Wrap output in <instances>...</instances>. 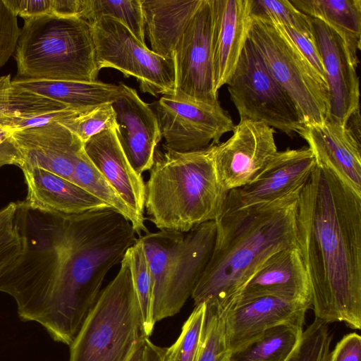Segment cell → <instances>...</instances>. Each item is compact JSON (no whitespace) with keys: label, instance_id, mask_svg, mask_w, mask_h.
Masks as SVG:
<instances>
[{"label":"cell","instance_id":"36","mask_svg":"<svg viewBox=\"0 0 361 361\" xmlns=\"http://www.w3.org/2000/svg\"><path fill=\"white\" fill-rule=\"evenodd\" d=\"M85 0H11L8 7L24 20L41 16L82 19Z\"/></svg>","mask_w":361,"mask_h":361},{"label":"cell","instance_id":"33","mask_svg":"<svg viewBox=\"0 0 361 361\" xmlns=\"http://www.w3.org/2000/svg\"><path fill=\"white\" fill-rule=\"evenodd\" d=\"M19 202H10L0 209V277L23 250L24 238L20 224Z\"/></svg>","mask_w":361,"mask_h":361},{"label":"cell","instance_id":"7","mask_svg":"<svg viewBox=\"0 0 361 361\" xmlns=\"http://www.w3.org/2000/svg\"><path fill=\"white\" fill-rule=\"evenodd\" d=\"M120 264L70 345L69 361H127L146 337L126 254Z\"/></svg>","mask_w":361,"mask_h":361},{"label":"cell","instance_id":"29","mask_svg":"<svg viewBox=\"0 0 361 361\" xmlns=\"http://www.w3.org/2000/svg\"><path fill=\"white\" fill-rule=\"evenodd\" d=\"M68 107L14 84L10 75L0 77V117L29 118Z\"/></svg>","mask_w":361,"mask_h":361},{"label":"cell","instance_id":"3","mask_svg":"<svg viewBox=\"0 0 361 361\" xmlns=\"http://www.w3.org/2000/svg\"><path fill=\"white\" fill-rule=\"evenodd\" d=\"M302 188L272 202L221 214L210 259L191 295L195 306L204 302L226 312L269 257L296 245Z\"/></svg>","mask_w":361,"mask_h":361},{"label":"cell","instance_id":"10","mask_svg":"<svg viewBox=\"0 0 361 361\" xmlns=\"http://www.w3.org/2000/svg\"><path fill=\"white\" fill-rule=\"evenodd\" d=\"M96 61L99 70L111 68L126 78L134 77L142 92L173 96V59L161 57L118 20L102 17L92 25Z\"/></svg>","mask_w":361,"mask_h":361},{"label":"cell","instance_id":"40","mask_svg":"<svg viewBox=\"0 0 361 361\" xmlns=\"http://www.w3.org/2000/svg\"><path fill=\"white\" fill-rule=\"evenodd\" d=\"M278 24L290 38L302 56L307 60V61L313 66V68L326 82L325 73L321 56L312 36L309 37L302 35L290 27L283 25L280 23Z\"/></svg>","mask_w":361,"mask_h":361},{"label":"cell","instance_id":"15","mask_svg":"<svg viewBox=\"0 0 361 361\" xmlns=\"http://www.w3.org/2000/svg\"><path fill=\"white\" fill-rule=\"evenodd\" d=\"M312 35L322 61L329 92L326 120L345 126L360 107L359 78L341 37L322 21L310 18Z\"/></svg>","mask_w":361,"mask_h":361},{"label":"cell","instance_id":"43","mask_svg":"<svg viewBox=\"0 0 361 361\" xmlns=\"http://www.w3.org/2000/svg\"><path fill=\"white\" fill-rule=\"evenodd\" d=\"M164 348L143 337L137 343L127 361H160Z\"/></svg>","mask_w":361,"mask_h":361},{"label":"cell","instance_id":"17","mask_svg":"<svg viewBox=\"0 0 361 361\" xmlns=\"http://www.w3.org/2000/svg\"><path fill=\"white\" fill-rule=\"evenodd\" d=\"M11 139L20 155L21 169L38 167L73 182L75 164L84 144L66 127L53 122L13 129Z\"/></svg>","mask_w":361,"mask_h":361},{"label":"cell","instance_id":"35","mask_svg":"<svg viewBox=\"0 0 361 361\" xmlns=\"http://www.w3.org/2000/svg\"><path fill=\"white\" fill-rule=\"evenodd\" d=\"M250 13L251 18L274 21L302 35L312 36L310 17L289 0H250Z\"/></svg>","mask_w":361,"mask_h":361},{"label":"cell","instance_id":"41","mask_svg":"<svg viewBox=\"0 0 361 361\" xmlns=\"http://www.w3.org/2000/svg\"><path fill=\"white\" fill-rule=\"evenodd\" d=\"M94 107V106H93ZM90 108H73L48 112L29 118H11L12 129L25 128L44 126L53 122L59 123L63 120L76 116Z\"/></svg>","mask_w":361,"mask_h":361},{"label":"cell","instance_id":"1","mask_svg":"<svg viewBox=\"0 0 361 361\" xmlns=\"http://www.w3.org/2000/svg\"><path fill=\"white\" fill-rule=\"evenodd\" d=\"M20 227L23 250L0 277V291L13 298L22 321L70 345L136 233L112 207L65 214L23 204Z\"/></svg>","mask_w":361,"mask_h":361},{"label":"cell","instance_id":"27","mask_svg":"<svg viewBox=\"0 0 361 361\" xmlns=\"http://www.w3.org/2000/svg\"><path fill=\"white\" fill-rule=\"evenodd\" d=\"M302 327L280 324L256 340L231 353V361H286L297 348Z\"/></svg>","mask_w":361,"mask_h":361},{"label":"cell","instance_id":"38","mask_svg":"<svg viewBox=\"0 0 361 361\" xmlns=\"http://www.w3.org/2000/svg\"><path fill=\"white\" fill-rule=\"evenodd\" d=\"M59 123L70 130L83 142L95 135L116 126V114L111 104L94 106Z\"/></svg>","mask_w":361,"mask_h":361},{"label":"cell","instance_id":"25","mask_svg":"<svg viewBox=\"0 0 361 361\" xmlns=\"http://www.w3.org/2000/svg\"><path fill=\"white\" fill-rule=\"evenodd\" d=\"M13 83L32 92L73 108H90L112 104L121 93V85L70 80L14 78Z\"/></svg>","mask_w":361,"mask_h":361},{"label":"cell","instance_id":"24","mask_svg":"<svg viewBox=\"0 0 361 361\" xmlns=\"http://www.w3.org/2000/svg\"><path fill=\"white\" fill-rule=\"evenodd\" d=\"M202 0H141L145 37L157 55L173 59L174 51Z\"/></svg>","mask_w":361,"mask_h":361},{"label":"cell","instance_id":"2","mask_svg":"<svg viewBox=\"0 0 361 361\" xmlns=\"http://www.w3.org/2000/svg\"><path fill=\"white\" fill-rule=\"evenodd\" d=\"M296 245L315 318L361 329V197L316 164L296 212Z\"/></svg>","mask_w":361,"mask_h":361},{"label":"cell","instance_id":"12","mask_svg":"<svg viewBox=\"0 0 361 361\" xmlns=\"http://www.w3.org/2000/svg\"><path fill=\"white\" fill-rule=\"evenodd\" d=\"M211 33L209 0H202L174 51L173 97L211 104L219 103L214 86Z\"/></svg>","mask_w":361,"mask_h":361},{"label":"cell","instance_id":"14","mask_svg":"<svg viewBox=\"0 0 361 361\" xmlns=\"http://www.w3.org/2000/svg\"><path fill=\"white\" fill-rule=\"evenodd\" d=\"M226 141L214 145V161L219 182L228 192L253 180L277 152L271 127L240 121Z\"/></svg>","mask_w":361,"mask_h":361},{"label":"cell","instance_id":"28","mask_svg":"<svg viewBox=\"0 0 361 361\" xmlns=\"http://www.w3.org/2000/svg\"><path fill=\"white\" fill-rule=\"evenodd\" d=\"M73 182L121 214L130 222L139 236L149 232L92 163L83 148L77 157Z\"/></svg>","mask_w":361,"mask_h":361},{"label":"cell","instance_id":"18","mask_svg":"<svg viewBox=\"0 0 361 361\" xmlns=\"http://www.w3.org/2000/svg\"><path fill=\"white\" fill-rule=\"evenodd\" d=\"M266 296L299 301L312 307L310 281L296 245L269 257L247 282L230 308Z\"/></svg>","mask_w":361,"mask_h":361},{"label":"cell","instance_id":"26","mask_svg":"<svg viewBox=\"0 0 361 361\" xmlns=\"http://www.w3.org/2000/svg\"><path fill=\"white\" fill-rule=\"evenodd\" d=\"M300 11L318 19L343 39L356 66L361 44V0H289Z\"/></svg>","mask_w":361,"mask_h":361},{"label":"cell","instance_id":"37","mask_svg":"<svg viewBox=\"0 0 361 361\" xmlns=\"http://www.w3.org/2000/svg\"><path fill=\"white\" fill-rule=\"evenodd\" d=\"M331 341L328 324L315 318L302 331L300 343L286 361H324Z\"/></svg>","mask_w":361,"mask_h":361},{"label":"cell","instance_id":"45","mask_svg":"<svg viewBox=\"0 0 361 361\" xmlns=\"http://www.w3.org/2000/svg\"><path fill=\"white\" fill-rule=\"evenodd\" d=\"M346 129L360 142V107L357 108L349 117L346 124Z\"/></svg>","mask_w":361,"mask_h":361},{"label":"cell","instance_id":"4","mask_svg":"<svg viewBox=\"0 0 361 361\" xmlns=\"http://www.w3.org/2000/svg\"><path fill=\"white\" fill-rule=\"evenodd\" d=\"M213 152V144L184 152L156 150L145 209L159 231L188 232L221 215L228 192L219 182Z\"/></svg>","mask_w":361,"mask_h":361},{"label":"cell","instance_id":"13","mask_svg":"<svg viewBox=\"0 0 361 361\" xmlns=\"http://www.w3.org/2000/svg\"><path fill=\"white\" fill-rule=\"evenodd\" d=\"M316 164L309 147L277 151L253 180L228 192L222 212L272 202L301 189Z\"/></svg>","mask_w":361,"mask_h":361},{"label":"cell","instance_id":"34","mask_svg":"<svg viewBox=\"0 0 361 361\" xmlns=\"http://www.w3.org/2000/svg\"><path fill=\"white\" fill-rule=\"evenodd\" d=\"M206 305L197 361H231V352L227 345L225 332V312L213 305Z\"/></svg>","mask_w":361,"mask_h":361},{"label":"cell","instance_id":"30","mask_svg":"<svg viewBox=\"0 0 361 361\" xmlns=\"http://www.w3.org/2000/svg\"><path fill=\"white\" fill-rule=\"evenodd\" d=\"M102 17L121 23L142 44H146L141 0H85L82 20L91 25Z\"/></svg>","mask_w":361,"mask_h":361},{"label":"cell","instance_id":"5","mask_svg":"<svg viewBox=\"0 0 361 361\" xmlns=\"http://www.w3.org/2000/svg\"><path fill=\"white\" fill-rule=\"evenodd\" d=\"M14 51L16 78L92 82L98 68L91 25L82 19H25Z\"/></svg>","mask_w":361,"mask_h":361},{"label":"cell","instance_id":"20","mask_svg":"<svg viewBox=\"0 0 361 361\" xmlns=\"http://www.w3.org/2000/svg\"><path fill=\"white\" fill-rule=\"evenodd\" d=\"M211 48L214 90L231 77L252 25L250 0H209Z\"/></svg>","mask_w":361,"mask_h":361},{"label":"cell","instance_id":"47","mask_svg":"<svg viewBox=\"0 0 361 361\" xmlns=\"http://www.w3.org/2000/svg\"><path fill=\"white\" fill-rule=\"evenodd\" d=\"M163 354H164V351H163V353H162V355H161V357L160 361H164V360H163Z\"/></svg>","mask_w":361,"mask_h":361},{"label":"cell","instance_id":"23","mask_svg":"<svg viewBox=\"0 0 361 361\" xmlns=\"http://www.w3.org/2000/svg\"><path fill=\"white\" fill-rule=\"evenodd\" d=\"M27 185L25 204L45 212L79 214L109 207L75 183L38 167L22 169Z\"/></svg>","mask_w":361,"mask_h":361},{"label":"cell","instance_id":"46","mask_svg":"<svg viewBox=\"0 0 361 361\" xmlns=\"http://www.w3.org/2000/svg\"><path fill=\"white\" fill-rule=\"evenodd\" d=\"M11 118L0 117V147L10 139L13 130L11 126Z\"/></svg>","mask_w":361,"mask_h":361},{"label":"cell","instance_id":"9","mask_svg":"<svg viewBox=\"0 0 361 361\" xmlns=\"http://www.w3.org/2000/svg\"><path fill=\"white\" fill-rule=\"evenodd\" d=\"M226 85L240 121L262 123L288 136L303 128L292 99L249 37Z\"/></svg>","mask_w":361,"mask_h":361},{"label":"cell","instance_id":"42","mask_svg":"<svg viewBox=\"0 0 361 361\" xmlns=\"http://www.w3.org/2000/svg\"><path fill=\"white\" fill-rule=\"evenodd\" d=\"M328 361H361V337L356 333L345 335L330 351Z\"/></svg>","mask_w":361,"mask_h":361},{"label":"cell","instance_id":"32","mask_svg":"<svg viewBox=\"0 0 361 361\" xmlns=\"http://www.w3.org/2000/svg\"><path fill=\"white\" fill-rule=\"evenodd\" d=\"M207 305L195 306L184 323L176 341L164 348V361H197L204 324Z\"/></svg>","mask_w":361,"mask_h":361},{"label":"cell","instance_id":"19","mask_svg":"<svg viewBox=\"0 0 361 361\" xmlns=\"http://www.w3.org/2000/svg\"><path fill=\"white\" fill-rule=\"evenodd\" d=\"M309 308V305L299 301L271 296L233 306L224 314L228 347L231 353L235 352L280 324L302 327Z\"/></svg>","mask_w":361,"mask_h":361},{"label":"cell","instance_id":"8","mask_svg":"<svg viewBox=\"0 0 361 361\" xmlns=\"http://www.w3.org/2000/svg\"><path fill=\"white\" fill-rule=\"evenodd\" d=\"M249 39L272 75L292 99L304 126L327 118L326 82L276 22L252 18Z\"/></svg>","mask_w":361,"mask_h":361},{"label":"cell","instance_id":"6","mask_svg":"<svg viewBox=\"0 0 361 361\" xmlns=\"http://www.w3.org/2000/svg\"><path fill=\"white\" fill-rule=\"evenodd\" d=\"M216 223L201 224L185 233L159 231L139 236L153 283V319L177 314L191 297L210 259Z\"/></svg>","mask_w":361,"mask_h":361},{"label":"cell","instance_id":"11","mask_svg":"<svg viewBox=\"0 0 361 361\" xmlns=\"http://www.w3.org/2000/svg\"><path fill=\"white\" fill-rule=\"evenodd\" d=\"M149 106L164 140L163 148L167 150L184 152L216 145L235 127L219 102L211 104L164 95Z\"/></svg>","mask_w":361,"mask_h":361},{"label":"cell","instance_id":"16","mask_svg":"<svg viewBox=\"0 0 361 361\" xmlns=\"http://www.w3.org/2000/svg\"><path fill=\"white\" fill-rule=\"evenodd\" d=\"M121 93L111 104L116 114L114 130L133 169L140 175L152 168L161 140L157 116L137 91L123 82Z\"/></svg>","mask_w":361,"mask_h":361},{"label":"cell","instance_id":"31","mask_svg":"<svg viewBox=\"0 0 361 361\" xmlns=\"http://www.w3.org/2000/svg\"><path fill=\"white\" fill-rule=\"evenodd\" d=\"M126 254L129 259L132 279L141 310L144 335L149 338L156 324L152 313L153 283L148 260L140 238Z\"/></svg>","mask_w":361,"mask_h":361},{"label":"cell","instance_id":"22","mask_svg":"<svg viewBox=\"0 0 361 361\" xmlns=\"http://www.w3.org/2000/svg\"><path fill=\"white\" fill-rule=\"evenodd\" d=\"M90 160L108 180L139 221L145 224V183L127 159L114 128L95 135L83 145Z\"/></svg>","mask_w":361,"mask_h":361},{"label":"cell","instance_id":"44","mask_svg":"<svg viewBox=\"0 0 361 361\" xmlns=\"http://www.w3.org/2000/svg\"><path fill=\"white\" fill-rule=\"evenodd\" d=\"M20 155L10 139L0 147V167L7 164L19 166Z\"/></svg>","mask_w":361,"mask_h":361},{"label":"cell","instance_id":"21","mask_svg":"<svg viewBox=\"0 0 361 361\" xmlns=\"http://www.w3.org/2000/svg\"><path fill=\"white\" fill-rule=\"evenodd\" d=\"M308 144L316 162L329 169L361 197V142L346 129L326 120L303 126L298 133Z\"/></svg>","mask_w":361,"mask_h":361},{"label":"cell","instance_id":"39","mask_svg":"<svg viewBox=\"0 0 361 361\" xmlns=\"http://www.w3.org/2000/svg\"><path fill=\"white\" fill-rule=\"evenodd\" d=\"M20 30L17 16L0 0V68L14 54Z\"/></svg>","mask_w":361,"mask_h":361}]
</instances>
